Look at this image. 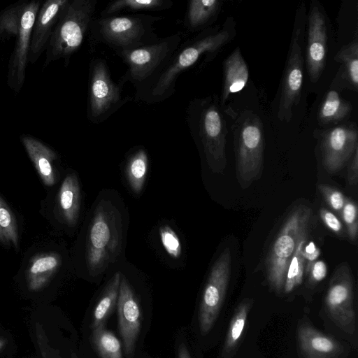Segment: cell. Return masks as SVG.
Here are the masks:
<instances>
[{
    "label": "cell",
    "mask_w": 358,
    "mask_h": 358,
    "mask_svg": "<svg viewBox=\"0 0 358 358\" xmlns=\"http://www.w3.org/2000/svg\"><path fill=\"white\" fill-rule=\"evenodd\" d=\"M234 35V22L229 17L224 28L202 34L183 45L176 50L167 66L139 98L148 103H156L170 97L175 92L176 80L182 73L194 65L204 55L220 50Z\"/></svg>",
    "instance_id": "6da1fadb"
},
{
    "label": "cell",
    "mask_w": 358,
    "mask_h": 358,
    "mask_svg": "<svg viewBox=\"0 0 358 358\" xmlns=\"http://www.w3.org/2000/svg\"><path fill=\"white\" fill-rule=\"evenodd\" d=\"M122 240L119 212L110 201H101L94 212L87 242L86 261L92 276L100 275L116 260Z\"/></svg>",
    "instance_id": "7a4b0ae2"
},
{
    "label": "cell",
    "mask_w": 358,
    "mask_h": 358,
    "mask_svg": "<svg viewBox=\"0 0 358 358\" xmlns=\"http://www.w3.org/2000/svg\"><path fill=\"white\" fill-rule=\"evenodd\" d=\"M236 160V176L243 189L262 173L265 145L264 126L251 110L243 111L231 126Z\"/></svg>",
    "instance_id": "3957f363"
},
{
    "label": "cell",
    "mask_w": 358,
    "mask_h": 358,
    "mask_svg": "<svg viewBox=\"0 0 358 358\" xmlns=\"http://www.w3.org/2000/svg\"><path fill=\"white\" fill-rule=\"evenodd\" d=\"M159 20L157 16L146 14L101 17L93 20L90 29L93 39L120 55L159 41L154 24Z\"/></svg>",
    "instance_id": "277c9868"
},
{
    "label": "cell",
    "mask_w": 358,
    "mask_h": 358,
    "mask_svg": "<svg viewBox=\"0 0 358 358\" xmlns=\"http://www.w3.org/2000/svg\"><path fill=\"white\" fill-rule=\"evenodd\" d=\"M96 3V0H69L45 48V66L60 59L68 63L90 29Z\"/></svg>",
    "instance_id": "5b68a950"
},
{
    "label": "cell",
    "mask_w": 358,
    "mask_h": 358,
    "mask_svg": "<svg viewBox=\"0 0 358 358\" xmlns=\"http://www.w3.org/2000/svg\"><path fill=\"white\" fill-rule=\"evenodd\" d=\"M311 211L306 206H295L275 238L266 259V278L276 293L283 290L288 264L299 240L308 234Z\"/></svg>",
    "instance_id": "8992f818"
},
{
    "label": "cell",
    "mask_w": 358,
    "mask_h": 358,
    "mask_svg": "<svg viewBox=\"0 0 358 358\" xmlns=\"http://www.w3.org/2000/svg\"><path fill=\"white\" fill-rule=\"evenodd\" d=\"M182 40L178 33L120 54L128 66L123 80L136 87L137 96L140 97L167 66Z\"/></svg>",
    "instance_id": "52a82bcc"
},
{
    "label": "cell",
    "mask_w": 358,
    "mask_h": 358,
    "mask_svg": "<svg viewBox=\"0 0 358 358\" xmlns=\"http://www.w3.org/2000/svg\"><path fill=\"white\" fill-rule=\"evenodd\" d=\"M324 310L343 332L357 338V316L355 306V281L349 264H340L329 282L324 296Z\"/></svg>",
    "instance_id": "ba28073f"
},
{
    "label": "cell",
    "mask_w": 358,
    "mask_h": 358,
    "mask_svg": "<svg viewBox=\"0 0 358 358\" xmlns=\"http://www.w3.org/2000/svg\"><path fill=\"white\" fill-rule=\"evenodd\" d=\"M231 269V253L226 248L214 262L205 285L198 312L201 334L206 335L213 327L223 306Z\"/></svg>",
    "instance_id": "9c48e42d"
},
{
    "label": "cell",
    "mask_w": 358,
    "mask_h": 358,
    "mask_svg": "<svg viewBox=\"0 0 358 358\" xmlns=\"http://www.w3.org/2000/svg\"><path fill=\"white\" fill-rule=\"evenodd\" d=\"M196 126L210 169L215 173H222L227 166L226 141L228 131L225 118L216 103L202 106Z\"/></svg>",
    "instance_id": "30bf717a"
},
{
    "label": "cell",
    "mask_w": 358,
    "mask_h": 358,
    "mask_svg": "<svg viewBox=\"0 0 358 358\" xmlns=\"http://www.w3.org/2000/svg\"><path fill=\"white\" fill-rule=\"evenodd\" d=\"M120 85L115 83L105 61L98 59L92 62L87 116L93 123L104 121L126 101Z\"/></svg>",
    "instance_id": "8fae6325"
},
{
    "label": "cell",
    "mask_w": 358,
    "mask_h": 358,
    "mask_svg": "<svg viewBox=\"0 0 358 358\" xmlns=\"http://www.w3.org/2000/svg\"><path fill=\"white\" fill-rule=\"evenodd\" d=\"M302 29L294 26L289 50L281 81L280 96L278 109V118L289 122L293 109L301 99L303 80V56L301 43Z\"/></svg>",
    "instance_id": "7c38bea8"
},
{
    "label": "cell",
    "mask_w": 358,
    "mask_h": 358,
    "mask_svg": "<svg viewBox=\"0 0 358 358\" xmlns=\"http://www.w3.org/2000/svg\"><path fill=\"white\" fill-rule=\"evenodd\" d=\"M41 3L40 0L25 1L22 9L19 27L15 36L14 48L8 65L6 82L15 93L22 90L25 81L31 31Z\"/></svg>",
    "instance_id": "4fadbf2b"
},
{
    "label": "cell",
    "mask_w": 358,
    "mask_h": 358,
    "mask_svg": "<svg viewBox=\"0 0 358 358\" xmlns=\"http://www.w3.org/2000/svg\"><path fill=\"white\" fill-rule=\"evenodd\" d=\"M322 164L334 173L343 169L358 149V129L355 122L329 128L320 134Z\"/></svg>",
    "instance_id": "5bb4252c"
},
{
    "label": "cell",
    "mask_w": 358,
    "mask_h": 358,
    "mask_svg": "<svg viewBox=\"0 0 358 358\" xmlns=\"http://www.w3.org/2000/svg\"><path fill=\"white\" fill-rule=\"evenodd\" d=\"M119 332L129 357L134 355L141 331L142 309L128 280L122 274L117 303Z\"/></svg>",
    "instance_id": "9a60e30c"
},
{
    "label": "cell",
    "mask_w": 358,
    "mask_h": 358,
    "mask_svg": "<svg viewBox=\"0 0 358 358\" xmlns=\"http://www.w3.org/2000/svg\"><path fill=\"white\" fill-rule=\"evenodd\" d=\"M296 340L301 358H345L349 352L341 341L315 328L306 316L298 322Z\"/></svg>",
    "instance_id": "2e32d148"
},
{
    "label": "cell",
    "mask_w": 358,
    "mask_h": 358,
    "mask_svg": "<svg viewBox=\"0 0 358 358\" xmlns=\"http://www.w3.org/2000/svg\"><path fill=\"white\" fill-rule=\"evenodd\" d=\"M308 23L306 63L310 81L316 83L326 65L327 27L324 15L315 1L310 6Z\"/></svg>",
    "instance_id": "e0dca14e"
},
{
    "label": "cell",
    "mask_w": 358,
    "mask_h": 358,
    "mask_svg": "<svg viewBox=\"0 0 358 358\" xmlns=\"http://www.w3.org/2000/svg\"><path fill=\"white\" fill-rule=\"evenodd\" d=\"M69 0H48L40 7L32 28L28 63L34 64L45 50L54 27Z\"/></svg>",
    "instance_id": "ac0fdd59"
},
{
    "label": "cell",
    "mask_w": 358,
    "mask_h": 358,
    "mask_svg": "<svg viewBox=\"0 0 358 358\" xmlns=\"http://www.w3.org/2000/svg\"><path fill=\"white\" fill-rule=\"evenodd\" d=\"M334 60L340 64L331 90L345 89L353 91L358 90V41L355 35L353 41L343 45L334 57Z\"/></svg>",
    "instance_id": "d6986e66"
},
{
    "label": "cell",
    "mask_w": 358,
    "mask_h": 358,
    "mask_svg": "<svg viewBox=\"0 0 358 358\" xmlns=\"http://www.w3.org/2000/svg\"><path fill=\"white\" fill-rule=\"evenodd\" d=\"M248 78V68L238 46L223 62L221 103L224 104L231 94L241 91L245 87Z\"/></svg>",
    "instance_id": "ffe728a7"
},
{
    "label": "cell",
    "mask_w": 358,
    "mask_h": 358,
    "mask_svg": "<svg viewBox=\"0 0 358 358\" xmlns=\"http://www.w3.org/2000/svg\"><path fill=\"white\" fill-rule=\"evenodd\" d=\"M20 140L43 183L48 186L53 185L55 182L54 162L57 158L56 153L31 136L22 135Z\"/></svg>",
    "instance_id": "44dd1931"
},
{
    "label": "cell",
    "mask_w": 358,
    "mask_h": 358,
    "mask_svg": "<svg viewBox=\"0 0 358 358\" xmlns=\"http://www.w3.org/2000/svg\"><path fill=\"white\" fill-rule=\"evenodd\" d=\"M254 299H243L236 307L230 320L222 350V358H234L243 341Z\"/></svg>",
    "instance_id": "7402d4cb"
},
{
    "label": "cell",
    "mask_w": 358,
    "mask_h": 358,
    "mask_svg": "<svg viewBox=\"0 0 358 358\" xmlns=\"http://www.w3.org/2000/svg\"><path fill=\"white\" fill-rule=\"evenodd\" d=\"M61 262L60 255L54 252L34 257L30 261L26 273L28 288L31 291L43 288L58 270Z\"/></svg>",
    "instance_id": "603a6c76"
},
{
    "label": "cell",
    "mask_w": 358,
    "mask_h": 358,
    "mask_svg": "<svg viewBox=\"0 0 358 358\" xmlns=\"http://www.w3.org/2000/svg\"><path fill=\"white\" fill-rule=\"evenodd\" d=\"M58 203L62 216L69 225H74L78 218L80 192L78 178L71 173L64 178L59 192Z\"/></svg>",
    "instance_id": "cb8c5ba5"
},
{
    "label": "cell",
    "mask_w": 358,
    "mask_h": 358,
    "mask_svg": "<svg viewBox=\"0 0 358 358\" xmlns=\"http://www.w3.org/2000/svg\"><path fill=\"white\" fill-rule=\"evenodd\" d=\"M121 275L120 273H116L106 285L93 310L92 330L105 326L106 320L117 307Z\"/></svg>",
    "instance_id": "d4e9b609"
},
{
    "label": "cell",
    "mask_w": 358,
    "mask_h": 358,
    "mask_svg": "<svg viewBox=\"0 0 358 358\" xmlns=\"http://www.w3.org/2000/svg\"><path fill=\"white\" fill-rule=\"evenodd\" d=\"M352 106L343 99L336 90H329L317 111V118L320 124H334L345 120L351 113Z\"/></svg>",
    "instance_id": "484cf974"
},
{
    "label": "cell",
    "mask_w": 358,
    "mask_h": 358,
    "mask_svg": "<svg viewBox=\"0 0 358 358\" xmlns=\"http://www.w3.org/2000/svg\"><path fill=\"white\" fill-rule=\"evenodd\" d=\"M222 7L217 0H192L189 2L185 16L188 29L197 30L210 22L217 16Z\"/></svg>",
    "instance_id": "4316f807"
},
{
    "label": "cell",
    "mask_w": 358,
    "mask_h": 358,
    "mask_svg": "<svg viewBox=\"0 0 358 358\" xmlns=\"http://www.w3.org/2000/svg\"><path fill=\"white\" fill-rule=\"evenodd\" d=\"M172 6L168 0H117L109 3L101 13V17L115 15L122 10L149 11L161 10Z\"/></svg>",
    "instance_id": "83f0119b"
},
{
    "label": "cell",
    "mask_w": 358,
    "mask_h": 358,
    "mask_svg": "<svg viewBox=\"0 0 358 358\" xmlns=\"http://www.w3.org/2000/svg\"><path fill=\"white\" fill-rule=\"evenodd\" d=\"M307 236L308 234L303 236L299 240L288 264L282 290L285 294L291 293L303 282L306 266L303 247L306 243Z\"/></svg>",
    "instance_id": "f1b7e54d"
},
{
    "label": "cell",
    "mask_w": 358,
    "mask_h": 358,
    "mask_svg": "<svg viewBox=\"0 0 358 358\" xmlns=\"http://www.w3.org/2000/svg\"><path fill=\"white\" fill-rule=\"evenodd\" d=\"M91 341L100 358H123L121 342L105 326L92 330Z\"/></svg>",
    "instance_id": "f546056e"
},
{
    "label": "cell",
    "mask_w": 358,
    "mask_h": 358,
    "mask_svg": "<svg viewBox=\"0 0 358 358\" xmlns=\"http://www.w3.org/2000/svg\"><path fill=\"white\" fill-rule=\"evenodd\" d=\"M148 171V155L143 148L138 149L129 157L126 168L127 178L134 193L142 191Z\"/></svg>",
    "instance_id": "4dcf8cb0"
},
{
    "label": "cell",
    "mask_w": 358,
    "mask_h": 358,
    "mask_svg": "<svg viewBox=\"0 0 358 358\" xmlns=\"http://www.w3.org/2000/svg\"><path fill=\"white\" fill-rule=\"evenodd\" d=\"M0 241L19 248V236L16 219L5 201L0 196Z\"/></svg>",
    "instance_id": "1f68e13d"
},
{
    "label": "cell",
    "mask_w": 358,
    "mask_h": 358,
    "mask_svg": "<svg viewBox=\"0 0 358 358\" xmlns=\"http://www.w3.org/2000/svg\"><path fill=\"white\" fill-rule=\"evenodd\" d=\"M24 2H15L0 12V44L16 35Z\"/></svg>",
    "instance_id": "d6a6232c"
},
{
    "label": "cell",
    "mask_w": 358,
    "mask_h": 358,
    "mask_svg": "<svg viewBox=\"0 0 358 358\" xmlns=\"http://www.w3.org/2000/svg\"><path fill=\"white\" fill-rule=\"evenodd\" d=\"M348 236L352 242H355L358 234V208L355 201L346 198L345 205L340 214Z\"/></svg>",
    "instance_id": "836d02e7"
},
{
    "label": "cell",
    "mask_w": 358,
    "mask_h": 358,
    "mask_svg": "<svg viewBox=\"0 0 358 358\" xmlns=\"http://www.w3.org/2000/svg\"><path fill=\"white\" fill-rule=\"evenodd\" d=\"M159 236L162 244L166 252L173 258L180 257L182 247L180 241L176 232L168 225L159 228Z\"/></svg>",
    "instance_id": "e575fe53"
},
{
    "label": "cell",
    "mask_w": 358,
    "mask_h": 358,
    "mask_svg": "<svg viewBox=\"0 0 358 358\" xmlns=\"http://www.w3.org/2000/svg\"><path fill=\"white\" fill-rule=\"evenodd\" d=\"M318 189L331 209L340 214L347 198L343 192L327 184H320Z\"/></svg>",
    "instance_id": "d590c367"
},
{
    "label": "cell",
    "mask_w": 358,
    "mask_h": 358,
    "mask_svg": "<svg viewBox=\"0 0 358 358\" xmlns=\"http://www.w3.org/2000/svg\"><path fill=\"white\" fill-rule=\"evenodd\" d=\"M305 273L308 275L309 283L315 285L326 278L327 266L324 261L317 259L305 266Z\"/></svg>",
    "instance_id": "8d00e7d4"
},
{
    "label": "cell",
    "mask_w": 358,
    "mask_h": 358,
    "mask_svg": "<svg viewBox=\"0 0 358 358\" xmlns=\"http://www.w3.org/2000/svg\"><path fill=\"white\" fill-rule=\"evenodd\" d=\"M319 214L322 222L329 230L339 236L345 234L343 222L334 212L326 208H321Z\"/></svg>",
    "instance_id": "74e56055"
},
{
    "label": "cell",
    "mask_w": 358,
    "mask_h": 358,
    "mask_svg": "<svg viewBox=\"0 0 358 358\" xmlns=\"http://www.w3.org/2000/svg\"><path fill=\"white\" fill-rule=\"evenodd\" d=\"M348 169V182L350 185H356L358 181V149L352 155Z\"/></svg>",
    "instance_id": "f35d334b"
},
{
    "label": "cell",
    "mask_w": 358,
    "mask_h": 358,
    "mask_svg": "<svg viewBox=\"0 0 358 358\" xmlns=\"http://www.w3.org/2000/svg\"><path fill=\"white\" fill-rule=\"evenodd\" d=\"M306 243L303 247V255L306 260V265L317 260L320 255V250L316 247L314 243L310 242L308 245H306Z\"/></svg>",
    "instance_id": "ab89813d"
},
{
    "label": "cell",
    "mask_w": 358,
    "mask_h": 358,
    "mask_svg": "<svg viewBox=\"0 0 358 358\" xmlns=\"http://www.w3.org/2000/svg\"><path fill=\"white\" fill-rule=\"evenodd\" d=\"M178 358H192L187 348L184 343H181L178 347Z\"/></svg>",
    "instance_id": "60d3db41"
},
{
    "label": "cell",
    "mask_w": 358,
    "mask_h": 358,
    "mask_svg": "<svg viewBox=\"0 0 358 358\" xmlns=\"http://www.w3.org/2000/svg\"><path fill=\"white\" fill-rule=\"evenodd\" d=\"M6 343H7L6 340L0 338V351L3 349V348L6 345Z\"/></svg>",
    "instance_id": "b9f144b4"
},
{
    "label": "cell",
    "mask_w": 358,
    "mask_h": 358,
    "mask_svg": "<svg viewBox=\"0 0 358 358\" xmlns=\"http://www.w3.org/2000/svg\"><path fill=\"white\" fill-rule=\"evenodd\" d=\"M73 358H78L76 356H74Z\"/></svg>",
    "instance_id": "7bdbcfd3"
},
{
    "label": "cell",
    "mask_w": 358,
    "mask_h": 358,
    "mask_svg": "<svg viewBox=\"0 0 358 358\" xmlns=\"http://www.w3.org/2000/svg\"><path fill=\"white\" fill-rule=\"evenodd\" d=\"M245 358H246V357H245ZM247 358H249V357H247Z\"/></svg>",
    "instance_id": "ee69618b"
}]
</instances>
